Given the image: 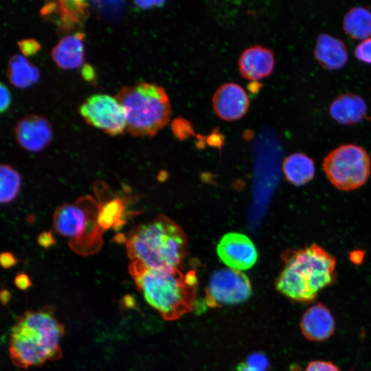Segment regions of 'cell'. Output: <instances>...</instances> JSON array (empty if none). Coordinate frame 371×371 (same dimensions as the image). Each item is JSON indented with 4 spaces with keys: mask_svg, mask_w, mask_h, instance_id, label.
<instances>
[{
    "mask_svg": "<svg viewBox=\"0 0 371 371\" xmlns=\"http://www.w3.org/2000/svg\"><path fill=\"white\" fill-rule=\"evenodd\" d=\"M124 204L121 198H112L99 204L97 223L102 231L121 225Z\"/></svg>",
    "mask_w": 371,
    "mask_h": 371,
    "instance_id": "22",
    "label": "cell"
},
{
    "mask_svg": "<svg viewBox=\"0 0 371 371\" xmlns=\"http://www.w3.org/2000/svg\"><path fill=\"white\" fill-rule=\"evenodd\" d=\"M355 55L359 60L371 64V36L363 40L356 46Z\"/></svg>",
    "mask_w": 371,
    "mask_h": 371,
    "instance_id": "24",
    "label": "cell"
},
{
    "mask_svg": "<svg viewBox=\"0 0 371 371\" xmlns=\"http://www.w3.org/2000/svg\"><path fill=\"white\" fill-rule=\"evenodd\" d=\"M238 65L242 78L250 81L260 80L273 73L274 53L271 49L255 45L241 53Z\"/></svg>",
    "mask_w": 371,
    "mask_h": 371,
    "instance_id": "14",
    "label": "cell"
},
{
    "mask_svg": "<svg viewBox=\"0 0 371 371\" xmlns=\"http://www.w3.org/2000/svg\"><path fill=\"white\" fill-rule=\"evenodd\" d=\"M322 167L336 188L348 191L366 183L371 172V161L363 148L346 144L331 150L324 157Z\"/></svg>",
    "mask_w": 371,
    "mask_h": 371,
    "instance_id": "6",
    "label": "cell"
},
{
    "mask_svg": "<svg viewBox=\"0 0 371 371\" xmlns=\"http://www.w3.org/2000/svg\"><path fill=\"white\" fill-rule=\"evenodd\" d=\"M84 34L78 32L62 38L54 46L51 56L55 64L63 69H74L84 61Z\"/></svg>",
    "mask_w": 371,
    "mask_h": 371,
    "instance_id": "16",
    "label": "cell"
},
{
    "mask_svg": "<svg viewBox=\"0 0 371 371\" xmlns=\"http://www.w3.org/2000/svg\"><path fill=\"white\" fill-rule=\"evenodd\" d=\"M245 362L254 368L267 371L269 366V362L267 357L261 352H254L248 356Z\"/></svg>",
    "mask_w": 371,
    "mask_h": 371,
    "instance_id": "25",
    "label": "cell"
},
{
    "mask_svg": "<svg viewBox=\"0 0 371 371\" xmlns=\"http://www.w3.org/2000/svg\"><path fill=\"white\" fill-rule=\"evenodd\" d=\"M123 300L124 304L126 307H132L134 304V301L131 296H125Z\"/></svg>",
    "mask_w": 371,
    "mask_h": 371,
    "instance_id": "37",
    "label": "cell"
},
{
    "mask_svg": "<svg viewBox=\"0 0 371 371\" xmlns=\"http://www.w3.org/2000/svg\"><path fill=\"white\" fill-rule=\"evenodd\" d=\"M63 334L64 326L50 306L26 312L11 330L9 352L12 362L27 368L59 358Z\"/></svg>",
    "mask_w": 371,
    "mask_h": 371,
    "instance_id": "2",
    "label": "cell"
},
{
    "mask_svg": "<svg viewBox=\"0 0 371 371\" xmlns=\"http://www.w3.org/2000/svg\"><path fill=\"white\" fill-rule=\"evenodd\" d=\"M304 371H339V370L331 362L317 360L311 361Z\"/></svg>",
    "mask_w": 371,
    "mask_h": 371,
    "instance_id": "27",
    "label": "cell"
},
{
    "mask_svg": "<svg viewBox=\"0 0 371 371\" xmlns=\"http://www.w3.org/2000/svg\"><path fill=\"white\" fill-rule=\"evenodd\" d=\"M300 326L303 336L308 340L323 341L333 335L335 323L329 308L319 302L304 311Z\"/></svg>",
    "mask_w": 371,
    "mask_h": 371,
    "instance_id": "15",
    "label": "cell"
},
{
    "mask_svg": "<svg viewBox=\"0 0 371 371\" xmlns=\"http://www.w3.org/2000/svg\"><path fill=\"white\" fill-rule=\"evenodd\" d=\"M10 297H11V294L9 292V291H8L6 289H4V290L1 291V302L3 304H5L9 302V300L10 299Z\"/></svg>",
    "mask_w": 371,
    "mask_h": 371,
    "instance_id": "36",
    "label": "cell"
},
{
    "mask_svg": "<svg viewBox=\"0 0 371 371\" xmlns=\"http://www.w3.org/2000/svg\"><path fill=\"white\" fill-rule=\"evenodd\" d=\"M251 291L248 277L240 271L218 269L210 278L205 302L210 307L238 304L247 300Z\"/></svg>",
    "mask_w": 371,
    "mask_h": 371,
    "instance_id": "9",
    "label": "cell"
},
{
    "mask_svg": "<svg viewBox=\"0 0 371 371\" xmlns=\"http://www.w3.org/2000/svg\"><path fill=\"white\" fill-rule=\"evenodd\" d=\"M79 112L87 124L109 135H120L126 128L123 107L115 97L107 94L91 95L80 106Z\"/></svg>",
    "mask_w": 371,
    "mask_h": 371,
    "instance_id": "8",
    "label": "cell"
},
{
    "mask_svg": "<svg viewBox=\"0 0 371 371\" xmlns=\"http://www.w3.org/2000/svg\"><path fill=\"white\" fill-rule=\"evenodd\" d=\"M0 111L3 113L8 109L11 102L10 93L3 82L0 84Z\"/></svg>",
    "mask_w": 371,
    "mask_h": 371,
    "instance_id": "28",
    "label": "cell"
},
{
    "mask_svg": "<svg viewBox=\"0 0 371 371\" xmlns=\"http://www.w3.org/2000/svg\"><path fill=\"white\" fill-rule=\"evenodd\" d=\"M129 272L146 302L164 319H177L192 311L197 282L193 273L151 269L135 260Z\"/></svg>",
    "mask_w": 371,
    "mask_h": 371,
    "instance_id": "3",
    "label": "cell"
},
{
    "mask_svg": "<svg viewBox=\"0 0 371 371\" xmlns=\"http://www.w3.org/2000/svg\"><path fill=\"white\" fill-rule=\"evenodd\" d=\"M115 98L124 110L126 130L133 136L153 137L170 121V99L159 85L142 82L124 86Z\"/></svg>",
    "mask_w": 371,
    "mask_h": 371,
    "instance_id": "5",
    "label": "cell"
},
{
    "mask_svg": "<svg viewBox=\"0 0 371 371\" xmlns=\"http://www.w3.org/2000/svg\"><path fill=\"white\" fill-rule=\"evenodd\" d=\"M18 46L24 56L36 54L41 48L39 43L34 38H27L18 41Z\"/></svg>",
    "mask_w": 371,
    "mask_h": 371,
    "instance_id": "26",
    "label": "cell"
},
{
    "mask_svg": "<svg viewBox=\"0 0 371 371\" xmlns=\"http://www.w3.org/2000/svg\"><path fill=\"white\" fill-rule=\"evenodd\" d=\"M6 74L10 82L20 89L31 87L40 78L38 69L20 54L10 58Z\"/></svg>",
    "mask_w": 371,
    "mask_h": 371,
    "instance_id": "20",
    "label": "cell"
},
{
    "mask_svg": "<svg viewBox=\"0 0 371 371\" xmlns=\"http://www.w3.org/2000/svg\"><path fill=\"white\" fill-rule=\"evenodd\" d=\"M212 106L221 120L234 121L243 117L248 111L249 100L241 86L234 82H227L214 92Z\"/></svg>",
    "mask_w": 371,
    "mask_h": 371,
    "instance_id": "11",
    "label": "cell"
},
{
    "mask_svg": "<svg viewBox=\"0 0 371 371\" xmlns=\"http://www.w3.org/2000/svg\"><path fill=\"white\" fill-rule=\"evenodd\" d=\"M330 114L337 122L352 124L359 122L366 114L364 100L353 93H341L335 98L330 106Z\"/></svg>",
    "mask_w": 371,
    "mask_h": 371,
    "instance_id": "18",
    "label": "cell"
},
{
    "mask_svg": "<svg viewBox=\"0 0 371 371\" xmlns=\"http://www.w3.org/2000/svg\"><path fill=\"white\" fill-rule=\"evenodd\" d=\"M0 262L4 269H8L16 264V259L12 254L4 252L1 255Z\"/></svg>",
    "mask_w": 371,
    "mask_h": 371,
    "instance_id": "30",
    "label": "cell"
},
{
    "mask_svg": "<svg viewBox=\"0 0 371 371\" xmlns=\"http://www.w3.org/2000/svg\"><path fill=\"white\" fill-rule=\"evenodd\" d=\"M236 371H264L248 365L245 361L239 363L236 368Z\"/></svg>",
    "mask_w": 371,
    "mask_h": 371,
    "instance_id": "35",
    "label": "cell"
},
{
    "mask_svg": "<svg viewBox=\"0 0 371 371\" xmlns=\"http://www.w3.org/2000/svg\"><path fill=\"white\" fill-rule=\"evenodd\" d=\"M88 11L85 1H46L40 14L54 22L60 32L69 33L85 21Z\"/></svg>",
    "mask_w": 371,
    "mask_h": 371,
    "instance_id": "12",
    "label": "cell"
},
{
    "mask_svg": "<svg viewBox=\"0 0 371 371\" xmlns=\"http://www.w3.org/2000/svg\"><path fill=\"white\" fill-rule=\"evenodd\" d=\"M98 209L99 204L90 196L63 205L54 213V229L61 236L69 238L71 247L75 248L78 243L82 242L84 236H93L88 230L93 228L102 231L97 223Z\"/></svg>",
    "mask_w": 371,
    "mask_h": 371,
    "instance_id": "7",
    "label": "cell"
},
{
    "mask_svg": "<svg viewBox=\"0 0 371 371\" xmlns=\"http://www.w3.org/2000/svg\"><path fill=\"white\" fill-rule=\"evenodd\" d=\"M364 253L360 250H355L350 254V259L355 264H361L363 262Z\"/></svg>",
    "mask_w": 371,
    "mask_h": 371,
    "instance_id": "33",
    "label": "cell"
},
{
    "mask_svg": "<svg viewBox=\"0 0 371 371\" xmlns=\"http://www.w3.org/2000/svg\"><path fill=\"white\" fill-rule=\"evenodd\" d=\"M131 260L147 268L175 271L186 252V238L173 221L163 216L135 229L126 238Z\"/></svg>",
    "mask_w": 371,
    "mask_h": 371,
    "instance_id": "4",
    "label": "cell"
},
{
    "mask_svg": "<svg viewBox=\"0 0 371 371\" xmlns=\"http://www.w3.org/2000/svg\"><path fill=\"white\" fill-rule=\"evenodd\" d=\"M14 284L21 290H26L32 284L30 278L24 273H19L16 276Z\"/></svg>",
    "mask_w": 371,
    "mask_h": 371,
    "instance_id": "29",
    "label": "cell"
},
{
    "mask_svg": "<svg viewBox=\"0 0 371 371\" xmlns=\"http://www.w3.org/2000/svg\"><path fill=\"white\" fill-rule=\"evenodd\" d=\"M217 254L221 261L232 269H250L256 263L258 253L253 242L240 233H228L219 241Z\"/></svg>",
    "mask_w": 371,
    "mask_h": 371,
    "instance_id": "10",
    "label": "cell"
},
{
    "mask_svg": "<svg viewBox=\"0 0 371 371\" xmlns=\"http://www.w3.org/2000/svg\"><path fill=\"white\" fill-rule=\"evenodd\" d=\"M163 1H135L134 3L142 9H149L163 4Z\"/></svg>",
    "mask_w": 371,
    "mask_h": 371,
    "instance_id": "32",
    "label": "cell"
},
{
    "mask_svg": "<svg viewBox=\"0 0 371 371\" xmlns=\"http://www.w3.org/2000/svg\"><path fill=\"white\" fill-rule=\"evenodd\" d=\"M282 171L289 183L301 186L313 179L315 168L311 157L302 153H295L285 158L282 163Z\"/></svg>",
    "mask_w": 371,
    "mask_h": 371,
    "instance_id": "19",
    "label": "cell"
},
{
    "mask_svg": "<svg viewBox=\"0 0 371 371\" xmlns=\"http://www.w3.org/2000/svg\"><path fill=\"white\" fill-rule=\"evenodd\" d=\"M38 244L43 247H49L52 245L55 240L49 232H44L38 237Z\"/></svg>",
    "mask_w": 371,
    "mask_h": 371,
    "instance_id": "31",
    "label": "cell"
},
{
    "mask_svg": "<svg viewBox=\"0 0 371 371\" xmlns=\"http://www.w3.org/2000/svg\"><path fill=\"white\" fill-rule=\"evenodd\" d=\"M21 185L19 173L8 164L1 166V203H8L18 195Z\"/></svg>",
    "mask_w": 371,
    "mask_h": 371,
    "instance_id": "23",
    "label": "cell"
},
{
    "mask_svg": "<svg viewBox=\"0 0 371 371\" xmlns=\"http://www.w3.org/2000/svg\"><path fill=\"white\" fill-rule=\"evenodd\" d=\"M314 56L319 63L327 69H339L347 63L348 55L345 43L327 34L318 36Z\"/></svg>",
    "mask_w": 371,
    "mask_h": 371,
    "instance_id": "17",
    "label": "cell"
},
{
    "mask_svg": "<svg viewBox=\"0 0 371 371\" xmlns=\"http://www.w3.org/2000/svg\"><path fill=\"white\" fill-rule=\"evenodd\" d=\"M82 74L87 81H92L94 78L93 69L90 65H84Z\"/></svg>",
    "mask_w": 371,
    "mask_h": 371,
    "instance_id": "34",
    "label": "cell"
},
{
    "mask_svg": "<svg viewBox=\"0 0 371 371\" xmlns=\"http://www.w3.org/2000/svg\"><path fill=\"white\" fill-rule=\"evenodd\" d=\"M282 258L276 288L291 300L311 302L336 279V258L317 244L288 250Z\"/></svg>",
    "mask_w": 371,
    "mask_h": 371,
    "instance_id": "1",
    "label": "cell"
},
{
    "mask_svg": "<svg viewBox=\"0 0 371 371\" xmlns=\"http://www.w3.org/2000/svg\"><path fill=\"white\" fill-rule=\"evenodd\" d=\"M343 28L355 39H366L371 36V12L361 6L350 8L345 14Z\"/></svg>",
    "mask_w": 371,
    "mask_h": 371,
    "instance_id": "21",
    "label": "cell"
},
{
    "mask_svg": "<svg viewBox=\"0 0 371 371\" xmlns=\"http://www.w3.org/2000/svg\"><path fill=\"white\" fill-rule=\"evenodd\" d=\"M15 137L23 149L33 153L39 152L45 148L52 140V126L42 115H29L16 124Z\"/></svg>",
    "mask_w": 371,
    "mask_h": 371,
    "instance_id": "13",
    "label": "cell"
}]
</instances>
